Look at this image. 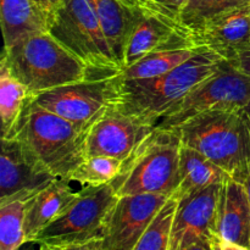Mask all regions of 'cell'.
Here are the masks:
<instances>
[{
    "label": "cell",
    "mask_w": 250,
    "mask_h": 250,
    "mask_svg": "<svg viewBox=\"0 0 250 250\" xmlns=\"http://www.w3.org/2000/svg\"><path fill=\"white\" fill-rule=\"evenodd\" d=\"M224 60L200 51L171 72L150 78H110V107L138 121L155 124L195 85L219 70Z\"/></svg>",
    "instance_id": "cell-1"
},
{
    "label": "cell",
    "mask_w": 250,
    "mask_h": 250,
    "mask_svg": "<svg viewBox=\"0 0 250 250\" xmlns=\"http://www.w3.org/2000/svg\"><path fill=\"white\" fill-rule=\"evenodd\" d=\"M181 143L216 164L238 182L250 176V119L244 107L200 114L173 128Z\"/></svg>",
    "instance_id": "cell-2"
},
{
    "label": "cell",
    "mask_w": 250,
    "mask_h": 250,
    "mask_svg": "<svg viewBox=\"0 0 250 250\" xmlns=\"http://www.w3.org/2000/svg\"><path fill=\"white\" fill-rule=\"evenodd\" d=\"M1 61L32 97L58 87L97 78L87 65L49 32L31 34L4 48Z\"/></svg>",
    "instance_id": "cell-3"
},
{
    "label": "cell",
    "mask_w": 250,
    "mask_h": 250,
    "mask_svg": "<svg viewBox=\"0 0 250 250\" xmlns=\"http://www.w3.org/2000/svg\"><path fill=\"white\" fill-rule=\"evenodd\" d=\"M87 133L88 131L42 107L32 98L14 138L55 177L68 180L88 158Z\"/></svg>",
    "instance_id": "cell-4"
},
{
    "label": "cell",
    "mask_w": 250,
    "mask_h": 250,
    "mask_svg": "<svg viewBox=\"0 0 250 250\" xmlns=\"http://www.w3.org/2000/svg\"><path fill=\"white\" fill-rule=\"evenodd\" d=\"M181 139L173 129L156 128L124 163L111 182L117 197L164 194L172 197L180 186Z\"/></svg>",
    "instance_id": "cell-5"
},
{
    "label": "cell",
    "mask_w": 250,
    "mask_h": 250,
    "mask_svg": "<svg viewBox=\"0 0 250 250\" xmlns=\"http://www.w3.org/2000/svg\"><path fill=\"white\" fill-rule=\"evenodd\" d=\"M46 32L82 60L94 77L110 78L121 71L88 0H62L48 12Z\"/></svg>",
    "instance_id": "cell-6"
},
{
    "label": "cell",
    "mask_w": 250,
    "mask_h": 250,
    "mask_svg": "<svg viewBox=\"0 0 250 250\" xmlns=\"http://www.w3.org/2000/svg\"><path fill=\"white\" fill-rule=\"evenodd\" d=\"M110 185L83 186L70 207L44 227L33 243L63 248L94 239H103L107 215L117 200Z\"/></svg>",
    "instance_id": "cell-7"
},
{
    "label": "cell",
    "mask_w": 250,
    "mask_h": 250,
    "mask_svg": "<svg viewBox=\"0 0 250 250\" xmlns=\"http://www.w3.org/2000/svg\"><path fill=\"white\" fill-rule=\"evenodd\" d=\"M250 100V76L231 62L222 61L219 70L195 85L155 124L156 128L173 129L188 120L217 109L244 107Z\"/></svg>",
    "instance_id": "cell-8"
},
{
    "label": "cell",
    "mask_w": 250,
    "mask_h": 250,
    "mask_svg": "<svg viewBox=\"0 0 250 250\" xmlns=\"http://www.w3.org/2000/svg\"><path fill=\"white\" fill-rule=\"evenodd\" d=\"M110 78H89L71 83L36 95L33 100L44 109L89 131L110 107Z\"/></svg>",
    "instance_id": "cell-9"
},
{
    "label": "cell",
    "mask_w": 250,
    "mask_h": 250,
    "mask_svg": "<svg viewBox=\"0 0 250 250\" xmlns=\"http://www.w3.org/2000/svg\"><path fill=\"white\" fill-rule=\"evenodd\" d=\"M170 198L164 194L117 198L105 224L104 250H132Z\"/></svg>",
    "instance_id": "cell-10"
},
{
    "label": "cell",
    "mask_w": 250,
    "mask_h": 250,
    "mask_svg": "<svg viewBox=\"0 0 250 250\" xmlns=\"http://www.w3.org/2000/svg\"><path fill=\"white\" fill-rule=\"evenodd\" d=\"M58 177L49 172L16 138H1L0 204L28 200Z\"/></svg>",
    "instance_id": "cell-11"
},
{
    "label": "cell",
    "mask_w": 250,
    "mask_h": 250,
    "mask_svg": "<svg viewBox=\"0 0 250 250\" xmlns=\"http://www.w3.org/2000/svg\"><path fill=\"white\" fill-rule=\"evenodd\" d=\"M222 185L177 198L168 250H183L217 236V210Z\"/></svg>",
    "instance_id": "cell-12"
},
{
    "label": "cell",
    "mask_w": 250,
    "mask_h": 250,
    "mask_svg": "<svg viewBox=\"0 0 250 250\" xmlns=\"http://www.w3.org/2000/svg\"><path fill=\"white\" fill-rule=\"evenodd\" d=\"M155 127L117 110L109 109L87 133V156H107L126 161Z\"/></svg>",
    "instance_id": "cell-13"
},
{
    "label": "cell",
    "mask_w": 250,
    "mask_h": 250,
    "mask_svg": "<svg viewBox=\"0 0 250 250\" xmlns=\"http://www.w3.org/2000/svg\"><path fill=\"white\" fill-rule=\"evenodd\" d=\"M189 39L198 50L232 62L250 49V1L210 19L193 31Z\"/></svg>",
    "instance_id": "cell-14"
},
{
    "label": "cell",
    "mask_w": 250,
    "mask_h": 250,
    "mask_svg": "<svg viewBox=\"0 0 250 250\" xmlns=\"http://www.w3.org/2000/svg\"><path fill=\"white\" fill-rule=\"evenodd\" d=\"M171 48H194L187 29L182 24L164 17L144 15L127 42L122 68L141 60L148 54Z\"/></svg>",
    "instance_id": "cell-15"
},
{
    "label": "cell",
    "mask_w": 250,
    "mask_h": 250,
    "mask_svg": "<svg viewBox=\"0 0 250 250\" xmlns=\"http://www.w3.org/2000/svg\"><path fill=\"white\" fill-rule=\"evenodd\" d=\"M217 237L250 248V203L244 183L229 178L221 186L217 210Z\"/></svg>",
    "instance_id": "cell-16"
},
{
    "label": "cell",
    "mask_w": 250,
    "mask_h": 250,
    "mask_svg": "<svg viewBox=\"0 0 250 250\" xmlns=\"http://www.w3.org/2000/svg\"><path fill=\"white\" fill-rule=\"evenodd\" d=\"M70 182L59 178L27 200L24 215L26 243L34 242L37 234L58 219L76 199L80 190L73 189Z\"/></svg>",
    "instance_id": "cell-17"
},
{
    "label": "cell",
    "mask_w": 250,
    "mask_h": 250,
    "mask_svg": "<svg viewBox=\"0 0 250 250\" xmlns=\"http://www.w3.org/2000/svg\"><path fill=\"white\" fill-rule=\"evenodd\" d=\"M0 21L4 48L48 28V15L36 0H0Z\"/></svg>",
    "instance_id": "cell-18"
},
{
    "label": "cell",
    "mask_w": 250,
    "mask_h": 250,
    "mask_svg": "<svg viewBox=\"0 0 250 250\" xmlns=\"http://www.w3.org/2000/svg\"><path fill=\"white\" fill-rule=\"evenodd\" d=\"M229 173L199 151L182 144L180 150V186L175 195L186 197L215 185H222Z\"/></svg>",
    "instance_id": "cell-19"
},
{
    "label": "cell",
    "mask_w": 250,
    "mask_h": 250,
    "mask_svg": "<svg viewBox=\"0 0 250 250\" xmlns=\"http://www.w3.org/2000/svg\"><path fill=\"white\" fill-rule=\"evenodd\" d=\"M32 94L28 88L0 62V117H1V138H14L21 117Z\"/></svg>",
    "instance_id": "cell-20"
},
{
    "label": "cell",
    "mask_w": 250,
    "mask_h": 250,
    "mask_svg": "<svg viewBox=\"0 0 250 250\" xmlns=\"http://www.w3.org/2000/svg\"><path fill=\"white\" fill-rule=\"evenodd\" d=\"M198 53H200V50L194 48H171L154 51L122 68L116 76L124 80H137L165 75L180 67Z\"/></svg>",
    "instance_id": "cell-21"
},
{
    "label": "cell",
    "mask_w": 250,
    "mask_h": 250,
    "mask_svg": "<svg viewBox=\"0 0 250 250\" xmlns=\"http://www.w3.org/2000/svg\"><path fill=\"white\" fill-rule=\"evenodd\" d=\"M27 200L0 204V250H19L26 243L24 215Z\"/></svg>",
    "instance_id": "cell-22"
},
{
    "label": "cell",
    "mask_w": 250,
    "mask_h": 250,
    "mask_svg": "<svg viewBox=\"0 0 250 250\" xmlns=\"http://www.w3.org/2000/svg\"><path fill=\"white\" fill-rule=\"evenodd\" d=\"M125 161L107 156H89L85 159L67 181L82 186L110 185L121 172Z\"/></svg>",
    "instance_id": "cell-23"
},
{
    "label": "cell",
    "mask_w": 250,
    "mask_h": 250,
    "mask_svg": "<svg viewBox=\"0 0 250 250\" xmlns=\"http://www.w3.org/2000/svg\"><path fill=\"white\" fill-rule=\"evenodd\" d=\"M177 197L172 195L132 250H168Z\"/></svg>",
    "instance_id": "cell-24"
},
{
    "label": "cell",
    "mask_w": 250,
    "mask_h": 250,
    "mask_svg": "<svg viewBox=\"0 0 250 250\" xmlns=\"http://www.w3.org/2000/svg\"><path fill=\"white\" fill-rule=\"evenodd\" d=\"M248 1L250 0H187L181 12V24L190 34L212 17Z\"/></svg>",
    "instance_id": "cell-25"
},
{
    "label": "cell",
    "mask_w": 250,
    "mask_h": 250,
    "mask_svg": "<svg viewBox=\"0 0 250 250\" xmlns=\"http://www.w3.org/2000/svg\"><path fill=\"white\" fill-rule=\"evenodd\" d=\"M146 2L155 15L181 24V12L187 0H146Z\"/></svg>",
    "instance_id": "cell-26"
},
{
    "label": "cell",
    "mask_w": 250,
    "mask_h": 250,
    "mask_svg": "<svg viewBox=\"0 0 250 250\" xmlns=\"http://www.w3.org/2000/svg\"><path fill=\"white\" fill-rule=\"evenodd\" d=\"M227 62H229V61H227ZM231 63L233 66H236L238 70H241L242 72L250 76V49L239 54L238 58H237L236 60L232 61Z\"/></svg>",
    "instance_id": "cell-27"
},
{
    "label": "cell",
    "mask_w": 250,
    "mask_h": 250,
    "mask_svg": "<svg viewBox=\"0 0 250 250\" xmlns=\"http://www.w3.org/2000/svg\"><path fill=\"white\" fill-rule=\"evenodd\" d=\"M61 250H104L103 248V239H94L81 244H71V246L60 248Z\"/></svg>",
    "instance_id": "cell-28"
},
{
    "label": "cell",
    "mask_w": 250,
    "mask_h": 250,
    "mask_svg": "<svg viewBox=\"0 0 250 250\" xmlns=\"http://www.w3.org/2000/svg\"><path fill=\"white\" fill-rule=\"evenodd\" d=\"M214 241V239H212ZM212 241H202L198 242V243L192 244L188 248L183 250H214V244H212Z\"/></svg>",
    "instance_id": "cell-29"
},
{
    "label": "cell",
    "mask_w": 250,
    "mask_h": 250,
    "mask_svg": "<svg viewBox=\"0 0 250 250\" xmlns=\"http://www.w3.org/2000/svg\"><path fill=\"white\" fill-rule=\"evenodd\" d=\"M61 1H62V0H37V2L41 5V7L46 12V15H48V12L50 11V10H53L55 6H58Z\"/></svg>",
    "instance_id": "cell-30"
},
{
    "label": "cell",
    "mask_w": 250,
    "mask_h": 250,
    "mask_svg": "<svg viewBox=\"0 0 250 250\" xmlns=\"http://www.w3.org/2000/svg\"><path fill=\"white\" fill-rule=\"evenodd\" d=\"M220 243H221L222 250H250L248 247H242L238 246V244L229 243V242H225L222 239H220Z\"/></svg>",
    "instance_id": "cell-31"
},
{
    "label": "cell",
    "mask_w": 250,
    "mask_h": 250,
    "mask_svg": "<svg viewBox=\"0 0 250 250\" xmlns=\"http://www.w3.org/2000/svg\"><path fill=\"white\" fill-rule=\"evenodd\" d=\"M39 244V250H61L58 247H53V246H48V244Z\"/></svg>",
    "instance_id": "cell-32"
},
{
    "label": "cell",
    "mask_w": 250,
    "mask_h": 250,
    "mask_svg": "<svg viewBox=\"0 0 250 250\" xmlns=\"http://www.w3.org/2000/svg\"><path fill=\"white\" fill-rule=\"evenodd\" d=\"M212 244H214V250H222L221 243H220V239L217 236H215L214 241H212Z\"/></svg>",
    "instance_id": "cell-33"
},
{
    "label": "cell",
    "mask_w": 250,
    "mask_h": 250,
    "mask_svg": "<svg viewBox=\"0 0 250 250\" xmlns=\"http://www.w3.org/2000/svg\"><path fill=\"white\" fill-rule=\"evenodd\" d=\"M244 186L247 188V192H248V197H249V203H250V176L244 181Z\"/></svg>",
    "instance_id": "cell-34"
},
{
    "label": "cell",
    "mask_w": 250,
    "mask_h": 250,
    "mask_svg": "<svg viewBox=\"0 0 250 250\" xmlns=\"http://www.w3.org/2000/svg\"><path fill=\"white\" fill-rule=\"evenodd\" d=\"M244 110H246V112H247V114H248V116H249V119H250V100H249L248 104H247L246 106H244Z\"/></svg>",
    "instance_id": "cell-35"
},
{
    "label": "cell",
    "mask_w": 250,
    "mask_h": 250,
    "mask_svg": "<svg viewBox=\"0 0 250 250\" xmlns=\"http://www.w3.org/2000/svg\"><path fill=\"white\" fill-rule=\"evenodd\" d=\"M36 1H37V0H36Z\"/></svg>",
    "instance_id": "cell-36"
}]
</instances>
